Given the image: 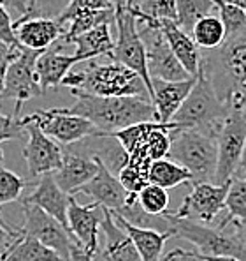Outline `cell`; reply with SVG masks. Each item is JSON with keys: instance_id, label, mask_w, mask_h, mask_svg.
Segmentation results:
<instances>
[{"instance_id": "1", "label": "cell", "mask_w": 246, "mask_h": 261, "mask_svg": "<svg viewBox=\"0 0 246 261\" xmlns=\"http://www.w3.org/2000/svg\"><path fill=\"white\" fill-rule=\"evenodd\" d=\"M71 94L76 97V102L62 110L88 118L101 133H114L139 122L157 120L155 106L149 97H139V95L106 97V95L86 94L78 88H71Z\"/></svg>"}, {"instance_id": "2", "label": "cell", "mask_w": 246, "mask_h": 261, "mask_svg": "<svg viewBox=\"0 0 246 261\" xmlns=\"http://www.w3.org/2000/svg\"><path fill=\"white\" fill-rule=\"evenodd\" d=\"M199 69L222 101L246 110V39L224 41L218 48L201 49Z\"/></svg>"}, {"instance_id": "3", "label": "cell", "mask_w": 246, "mask_h": 261, "mask_svg": "<svg viewBox=\"0 0 246 261\" xmlns=\"http://www.w3.org/2000/svg\"><path fill=\"white\" fill-rule=\"evenodd\" d=\"M81 69H71L64 78L62 85L78 88L86 94L106 95V97H123V95H139L149 97V88L146 82L134 69L127 67L116 60L107 64H99L95 59L78 64Z\"/></svg>"}, {"instance_id": "4", "label": "cell", "mask_w": 246, "mask_h": 261, "mask_svg": "<svg viewBox=\"0 0 246 261\" xmlns=\"http://www.w3.org/2000/svg\"><path fill=\"white\" fill-rule=\"evenodd\" d=\"M229 113L230 106L218 97L211 82L199 69L195 85L172 117V122H178L183 129H197L218 140Z\"/></svg>"}, {"instance_id": "5", "label": "cell", "mask_w": 246, "mask_h": 261, "mask_svg": "<svg viewBox=\"0 0 246 261\" xmlns=\"http://www.w3.org/2000/svg\"><path fill=\"white\" fill-rule=\"evenodd\" d=\"M167 157L192 171L195 182H214L218 140L197 129H172Z\"/></svg>"}, {"instance_id": "6", "label": "cell", "mask_w": 246, "mask_h": 261, "mask_svg": "<svg viewBox=\"0 0 246 261\" xmlns=\"http://www.w3.org/2000/svg\"><path fill=\"white\" fill-rule=\"evenodd\" d=\"M165 216L171 222V229L174 231V237L194 244L201 254L234 256V258L246 261V244L239 237L237 229L229 231L227 226L220 224L213 228L204 222L178 217L174 216V212H165Z\"/></svg>"}, {"instance_id": "7", "label": "cell", "mask_w": 246, "mask_h": 261, "mask_svg": "<svg viewBox=\"0 0 246 261\" xmlns=\"http://www.w3.org/2000/svg\"><path fill=\"white\" fill-rule=\"evenodd\" d=\"M42 51L30 49L20 44V51L9 62L6 74V88L0 94V101L13 99L14 117H20L21 108L26 101L34 97H41L44 94L37 76V59Z\"/></svg>"}, {"instance_id": "8", "label": "cell", "mask_w": 246, "mask_h": 261, "mask_svg": "<svg viewBox=\"0 0 246 261\" xmlns=\"http://www.w3.org/2000/svg\"><path fill=\"white\" fill-rule=\"evenodd\" d=\"M109 59L134 69L146 82L149 88V95H151V76L148 71L146 48L139 34L136 14L130 11L127 4L116 6V44H114Z\"/></svg>"}, {"instance_id": "9", "label": "cell", "mask_w": 246, "mask_h": 261, "mask_svg": "<svg viewBox=\"0 0 246 261\" xmlns=\"http://www.w3.org/2000/svg\"><path fill=\"white\" fill-rule=\"evenodd\" d=\"M246 145V110L230 106L224 127L218 134V164L214 184L222 186L232 180L243 159Z\"/></svg>"}, {"instance_id": "10", "label": "cell", "mask_w": 246, "mask_h": 261, "mask_svg": "<svg viewBox=\"0 0 246 261\" xmlns=\"http://www.w3.org/2000/svg\"><path fill=\"white\" fill-rule=\"evenodd\" d=\"M25 125L26 141L23 145V157L26 161L28 171L34 178L46 173H55L64 164V148L60 147V141L48 136L37 122L26 120L21 117Z\"/></svg>"}, {"instance_id": "11", "label": "cell", "mask_w": 246, "mask_h": 261, "mask_svg": "<svg viewBox=\"0 0 246 261\" xmlns=\"http://www.w3.org/2000/svg\"><path fill=\"white\" fill-rule=\"evenodd\" d=\"M23 216H25V224L20 228L21 233L36 237L37 240H41L48 247L55 249L65 261L69 259L74 237L71 235V231L62 224L58 219L49 216L41 206L28 201H23Z\"/></svg>"}, {"instance_id": "12", "label": "cell", "mask_w": 246, "mask_h": 261, "mask_svg": "<svg viewBox=\"0 0 246 261\" xmlns=\"http://www.w3.org/2000/svg\"><path fill=\"white\" fill-rule=\"evenodd\" d=\"M23 118L37 122L39 127L48 136L55 138L62 145H72L76 141L84 140L86 136H94V134L101 133L95 127L94 122H90L88 118L67 113L62 108L34 111L30 115H25Z\"/></svg>"}, {"instance_id": "13", "label": "cell", "mask_w": 246, "mask_h": 261, "mask_svg": "<svg viewBox=\"0 0 246 261\" xmlns=\"http://www.w3.org/2000/svg\"><path fill=\"white\" fill-rule=\"evenodd\" d=\"M190 186L192 193L183 199L174 216L211 224L220 216L222 210H225V199L230 182L222 186L214 182H195Z\"/></svg>"}, {"instance_id": "14", "label": "cell", "mask_w": 246, "mask_h": 261, "mask_svg": "<svg viewBox=\"0 0 246 261\" xmlns=\"http://www.w3.org/2000/svg\"><path fill=\"white\" fill-rule=\"evenodd\" d=\"M104 216H106V206L95 201L91 205H79L72 194L67 214L69 231L91 256L99 254V229L102 228Z\"/></svg>"}, {"instance_id": "15", "label": "cell", "mask_w": 246, "mask_h": 261, "mask_svg": "<svg viewBox=\"0 0 246 261\" xmlns=\"http://www.w3.org/2000/svg\"><path fill=\"white\" fill-rule=\"evenodd\" d=\"M95 159L99 161L97 175L88 184H84L83 187H79L78 193L90 196L95 203L113 210V212H120L123 206L127 205L129 191L123 187L121 180L118 178L116 175H113V171H111L99 157H95Z\"/></svg>"}, {"instance_id": "16", "label": "cell", "mask_w": 246, "mask_h": 261, "mask_svg": "<svg viewBox=\"0 0 246 261\" xmlns=\"http://www.w3.org/2000/svg\"><path fill=\"white\" fill-rule=\"evenodd\" d=\"M195 80H197V76L179 80V82L151 78V102L157 111V122H162V124L172 122V117L194 88Z\"/></svg>"}, {"instance_id": "17", "label": "cell", "mask_w": 246, "mask_h": 261, "mask_svg": "<svg viewBox=\"0 0 246 261\" xmlns=\"http://www.w3.org/2000/svg\"><path fill=\"white\" fill-rule=\"evenodd\" d=\"M99 171V161L86 153H81L74 148L67 147L64 150V164L56 170L55 176L56 184L69 194H76L79 187L88 184Z\"/></svg>"}, {"instance_id": "18", "label": "cell", "mask_w": 246, "mask_h": 261, "mask_svg": "<svg viewBox=\"0 0 246 261\" xmlns=\"http://www.w3.org/2000/svg\"><path fill=\"white\" fill-rule=\"evenodd\" d=\"M65 27L56 18H26V20L14 21V32L16 39L21 46L30 49H44L51 48L62 37Z\"/></svg>"}, {"instance_id": "19", "label": "cell", "mask_w": 246, "mask_h": 261, "mask_svg": "<svg viewBox=\"0 0 246 261\" xmlns=\"http://www.w3.org/2000/svg\"><path fill=\"white\" fill-rule=\"evenodd\" d=\"M72 194L65 193L64 189L56 184L53 173H46L39 176L36 184V189L30 196H26L23 201L34 203V205L41 206L42 210L49 214V216L56 217L65 228L69 229V205H71Z\"/></svg>"}, {"instance_id": "20", "label": "cell", "mask_w": 246, "mask_h": 261, "mask_svg": "<svg viewBox=\"0 0 246 261\" xmlns=\"http://www.w3.org/2000/svg\"><path fill=\"white\" fill-rule=\"evenodd\" d=\"M65 46H67L65 43L56 41L51 48L44 49L39 55V59H37V76H39L44 94L48 88L60 87L64 78L71 72V69L83 62L74 53L72 55H64L62 48H65Z\"/></svg>"}, {"instance_id": "21", "label": "cell", "mask_w": 246, "mask_h": 261, "mask_svg": "<svg viewBox=\"0 0 246 261\" xmlns=\"http://www.w3.org/2000/svg\"><path fill=\"white\" fill-rule=\"evenodd\" d=\"M102 231L106 235V245L101 256L106 261H143L132 237L118 224V221L114 219V212L109 208H106Z\"/></svg>"}, {"instance_id": "22", "label": "cell", "mask_w": 246, "mask_h": 261, "mask_svg": "<svg viewBox=\"0 0 246 261\" xmlns=\"http://www.w3.org/2000/svg\"><path fill=\"white\" fill-rule=\"evenodd\" d=\"M159 27L162 29L165 39L172 48L174 55L183 64V67L190 72L192 76H197L199 67H201V48L194 41L192 34L184 32L176 20H159Z\"/></svg>"}, {"instance_id": "23", "label": "cell", "mask_w": 246, "mask_h": 261, "mask_svg": "<svg viewBox=\"0 0 246 261\" xmlns=\"http://www.w3.org/2000/svg\"><path fill=\"white\" fill-rule=\"evenodd\" d=\"M113 32H116V25L104 23V25H99L81 36L74 37L71 43L74 44V55H78L83 62L97 59V57L109 59L114 44H116V37L113 36Z\"/></svg>"}, {"instance_id": "24", "label": "cell", "mask_w": 246, "mask_h": 261, "mask_svg": "<svg viewBox=\"0 0 246 261\" xmlns=\"http://www.w3.org/2000/svg\"><path fill=\"white\" fill-rule=\"evenodd\" d=\"M114 219L132 237L143 261H160L165 242L171 239V237H174L172 229H169V231H159V229H153V228H141V226L129 222L125 217L116 212H114Z\"/></svg>"}, {"instance_id": "25", "label": "cell", "mask_w": 246, "mask_h": 261, "mask_svg": "<svg viewBox=\"0 0 246 261\" xmlns=\"http://www.w3.org/2000/svg\"><path fill=\"white\" fill-rule=\"evenodd\" d=\"M104 23H111V25H116V7H111V9H84L79 11L72 16V20L65 25V30L62 34L58 41L65 44H71L72 39L81 34L88 32V30L95 29Z\"/></svg>"}, {"instance_id": "26", "label": "cell", "mask_w": 246, "mask_h": 261, "mask_svg": "<svg viewBox=\"0 0 246 261\" xmlns=\"http://www.w3.org/2000/svg\"><path fill=\"white\" fill-rule=\"evenodd\" d=\"M4 261H65L55 249L48 247L37 240L36 237H30L21 233L16 240L11 244L9 251L4 256Z\"/></svg>"}, {"instance_id": "27", "label": "cell", "mask_w": 246, "mask_h": 261, "mask_svg": "<svg viewBox=\"0 0 246 261\" xmlns=\"http://www.w3.org/2000/svg\"><path fill=\"white\" fill-rule=\"evenodd\" d=\"M192 180H194L192 171H188L176 161H172L171 157L153 161L148 171V182L165 187V189H172V187H178L181 184H192Z\"/></svg>"}, {"instance_id": "28", "label": "cell", "mask_w": 246, "mask_h": 261, "mask_svg": "<svg viewBox=\"0 0 246 261\" xmlns=\"http://www.w3.org/2000/svg\"><path fill=\"white\" fill-rule=\"evenodd\" d=\"M192 37L199 44L201 49H213L224 44L225 41V27L218 13L207 14L195 23L192 30Z\"/></svg>"}, {"instance_id": "29", "label": "cell", "mask_w": 246, "mask_h": 261, "mask_svg": "<svg viewBox=\"0 0 246 261\" xmlns=\"http://www.w3.org/2000/svg\"><path fill=\"white\" fill-rule=\"evenodd\" d=\"M225 210L227 216L222 219L220 226H234L246 221V176H232L225 199Z\"/></svg>"}, {"instance_id": "30", "label": "cell", "mask_w": 246, "mask_h": 261, "mask_svg": "<svg viewBox=\"0 0 246 261\" xmlns=\"http://www.w3.org/2000/svg\"><path fill=\"white\" fill-rule=\"evenodd\" d=\"M214 4L225 27V41L246 39V11L225 0H214Z\"/></svg>"}, {"instance_id": "31", "label": "cell", "mask_w": 246, "mask_h": 261, "mask_svg": "<svg viewBox=\"0 0 246 261\" xmlns=\"http://www.w3.org/2000/svg\"><path fill=\"white\" fill-rule=\"evenodd\" d=\"M217 13L214 0H178V25L184 32L192 34L195 23L207 14Z\"/></svg>"}, {"instance_id": "32", "label": "cell", "mask_w": 246, "mask_h": 261, "mask_svg": "<svg viewBox=\"0 0 246 261\" xmlns=\"http://www.w3.org/2000/svg\"><path fill=\"white\" fill-rule=\"evenodd\" d=\"M130 7L155 20H176L178 18V0H125Z\"/></svg>"}, {"instance_id": "33", "label": "cell", "mask_w": 246, "mask_h": 261, "mask_svg": "<svg viewBox=\"0 0 246 261\" xmlns=\"http://www.w3.org/2000/svg\"><path fill=\"white\" fill-rule=\"evenodd\" d=\"M137 203L139 206L148 214L153 216H162L164 212H167L169 206V193L165 187L155 186V184H148L144 189H141V193L137 194Z\"/></svg>"}, {"instance_id": "34", "label": "cell", "mask_w": 246, "mask_h": 261, "mask_svg": "<svg viewBox=\"0 0 246 261\" xmlns=\"http://www.w3.org/2000/svg\"><path fill=\"white\" fill-rule=\"evenodd\" d=\"M26 182L23 176L0 166V206L20 199Z\"/></svg>"}, {"instance_id": "35", "label": "cell", "mask_w": 246, "mask_h": 261, "mask_svg": "<svg viewBox=\"0 0 246 261\" xmlns=\"http://www.w3.org/2000/svg\"><path fill=\"white\" fill-rule=\"evenodd\" d=\"M71 0H28V13L20 20L26 18H58L65 11Z\"/></svg>"}, {"instance_id": "36", "label": "cell", "mask_w": 246, "mask_h": 261, "mask_svg": "<svg viewBox=\"0 0 246 261\" xmlns=\"http://www.w3.org/2000/svg\"><path fill=\"white\" fill-rule=\"evenodd\" d=\"M111 7H114L113 0H71V4L65 7V11L60 14L58 18H56V20L65 27L69 21L72 20V16H74L76 13H79V11H84V9H111Z\"/></svg>"}, {"instance_id": "37", "label": "cell", "mask_w": 246, "mask_h": 261, "mask_svg": "<svg viewBox=\"0 0 246 261\" xmlns=\"http://www.w3.org/2000/svg\"><path fill=\"white\" fill-rule=\"evenodd\" d=\"M25 133V125L21 122V117H11V115L0 113V143L11 141L20 138Z\"/></svg>"}, {"instance_id": "38", "label": "cell", "mask_w": 246, "mask_h": 261, "mask_svg": "<svg viewBox=\"0 0 246 261\" xmlns=\"http://www.w3.org/2000/svg\"><path fill=\"white\" fill-rule=\"evenodd\" d=\"M0 39L6 41L11 46H20L16 39V32H14V21L11 11L4 6V2L0 0Z\"/></svg>"}, {"instance_id": "39", "label": "cell", "mask_w": 246, "mask_h": 261, "mask_svg": "<svg viewBox=\"0 0 246 261\" xmlns=\"http://www.w3.org/2000/svg\"><path fill=\"white\" fill-rule=\"evenodd\" d=\"M21 235V229L16 228V229H9L0 222V261H4V256L6 252L9 251L11 244Z\"/></svg>"}, {"instance_id": "40", "label": "cell", "mask_w": 246, "mask_h": 261, "mask_svg": "<svg viewBox=\"0 0 246 261\" xmlns=\"http://www.w3.org/2000/svg\"><path fill=\"white\" fill-rule=\"evenodd\" d=\"M2 2L11 11V14L16 16V20H20L21 16H25L28 13V0H2Z\"/></svg>"}, {"instance_id": "41", "label": "cell", "mask_w": 246, "mask_h": 261, "mask_svg": "<svg viewBox=\"0 0 246 261\" xmlns=\"http://www.w3.org/2000/svg\"><path fill=\"white\" fill-rule=\"evenodd\" d=\"M95 256H91L90 252H86L83 249L81 244H78V242H72L71 245V254H69V259L67 261H94Z\"/></svg>"}, {"instance_id": "42", "label": "cell", "mask_w": 246, "mask_h": 261, "mask_svg": "<svg viewBox=\"0 0 246 261\" xmlns=\"http://www.w3.org/2000/svg\"><path fill=\"white\" fill-rule=\"evenodd\" d=\"M18 51H20V46H11V44H7L6 41L0 39V62L11 60L13 57L18 55Z\"/></svg>"}, {"instance_id": "43", "label": "cell", "mask_w": 246, "mask_h": 261, "mask_svg": "<svg viewBox=\"0 0 246 261\" xmlns=\"http://www.w3.org/2000/svg\"><path fill=\"white\" fill-rule=\"evenodd\" d=\"M181 261H207V259L202 258L199 251L192 252V251H183L181 249Z\"/></svg>"}, {"instance_id": "44", "label": "cell", "mask_w": 246, "mask_h": 261, "mask_svg": "<svg viewBox=\"0 0 246 261\" xmlns=\"http://www.w3.org/2000/svg\"><path fill=\"white\" fill-rule=\"evenodd\" d=\"M14 59V57H13ZM11 59V60H13ZM11 60H6V62H0V94L4 92L6 88V74H7V67H9V62Z\"/></svg>"}, {"instance_id": "45", "label": "cell", "mask_w": 246, "mask_h": 261, "mask_svg": "<svg viewBox=\"0 0 246 261\" xmlns=\"http://www.w3.org/2000/svg\"><path fill=\"white\" fill-rule=\"evenodd\" d=\"M160 261H181V249H172L167 254H164Z\"/></svg>"}, {"instance_id": "46", "label": "cell", "mask_w": 246, "mask_h": 261, "mask_svg": "<svg viewBox=\"0 0 246 261\" xmlns=\"http://www.w3.org/2000/svg\"><path fill=\"white\" fill-rule=\"evenodd\" d=\"M202 258H206L207 261H243L239 258H234V256H207V254H201Z\"/></svg>"}, {"instance_id": "47", "label": "cell", "mask_w": 246, "mask_h": 261, "mask_svg": "<svg viewBox=\"0 0 246 261\" xmlns=\"http://www.w3.org/2000/svg\"><path fill=\"white\" fill-rule=\"evenodd\" d=\"M234 176H241V178H244V176H246V145H244L243 159H241L239 168H237V171H236V175H234Z\"/></svg>"}, {"instance_id": "48", "label": "cell", "mask_w": 246, "mask_h": 261, "mask_svg": "<svg viewBox=\"0 0 246 261\" xmlns=\"http://www.w3.org/2000/svg\"><path fill=\"white\" fill-rule=\"evenodd\" d=\"M234 228L237 229V233H239V237L243 239V242L246 244V221L239 222V224H234Z\"/></svg>"}, {"instance_id": "49", "label": "cell", "mask_w": 246, "mask_h": 261, "mask_svg": "<svg viewBox=\"0 0 246 261\" xmlns=\"http://www.w3.org/2000/svg\"><path fill=\"white\" fill-rule=\"evenodd\" d=\"M225 2L232 4V6H237V7H241V9L246 11V0H225Z\"/></svg>"}, {"instance_id": "50", "label": "cell", "mask_w": 246, "mask_h": 261, "mask_svg": "<svg viewBox=\"0 0 246 261\" xmlns=\"http://www.w3.org/2000/svg\"><path fill=\"white\" fill-rule=\"evenodd\" d=\"M0 222H2V224L6 226V228H9V229H16V228H11V226L7 224V222H4V219H2V214H0Z\"/></svg>"}, {"instance_id": "51", "label": "cell", "mask_w": 246, "mask_h": 261, "mask_svg": "<svg viewBox=\"0 0 246 261\" xmlns=\"http://www.w3.org/2000/svg\"><path fill=\"white\" fill-rule=\"evenodd\" d=\"M113 2H114V7H116V6H121V4H125V0H113Z\"/></svg>"}, {"instance_id": "52", "label": "cell", "mask_w": 246, "mask_h": 261, "mask_svg": "<svg viewBox=\"0 0 246 261\" xmlns=\"http://www.w3.org/2000/svg\"><path fill=\"white\" fill-rule=\"evenodd\" d=\"M2 157H4V153H2V150H0V163H2Z\"/></svg>"}]
</instances>
